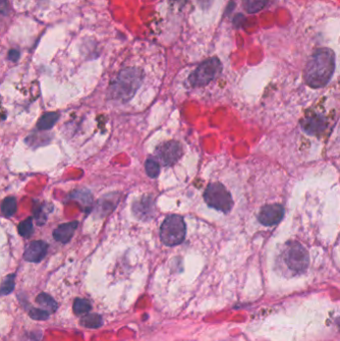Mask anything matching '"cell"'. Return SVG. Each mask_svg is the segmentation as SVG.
<instances>
[{
    "instance_id": "obj_1",
    "label": "cell",
    "mask_w": 340,
    "mask_h": 341,
    "mask_svg": "<svg viewBox=\"0 0 340 341\" xmlns=\"http://www.w3.org/2000/svg\"><path fill=\"white\" fill-rule=\"evenodd\" d=\"M336 68V55L330 48H319L309 58L305 79L312 88H323L333 78Z\"/></svg>"
},
{
    "instance_id": "obj_2",
    "label": "cell",
    "mask_w": 340,
    "mask_h": 341,
    "mask_svg": "<svg viewBox=\"0 0 340 341\" xmlns=\"http://www.w3.org/2000/svg\"><path fill=\"white\" fill-rule=\"evenodd\" d=\"M142 82V72L137 68L123 70L110 87V96L114 100L126 102L130 100Z\"/></svg>"
},
{
    "instance_id": "obj_3",
    "label": "cell",
    "mask_w": 340,
    "mask_h": 341,
    "mask_svg": "<svg viewBox=\"0 0 340 341\" xmlns=\"http://www.w3.org/2000/svg\"><path fill=\"white\" fill-rule=\"evenodd\" d=\"M186 224L182 217L174 215L167 218L161 227L162 242L168 247H174L184 242Z\"/></svg>"
},
{
    "instance_id": "obj_4",
    "label": "cell",
    "mask_w": 340,
    "mask_h": 341,
    "mask_svg": "<svg viewBox=\"0 0 340 341\" xmlns=\"http://www.w3.org/2000/svg\"><path fill=\"white\" fill-rule=\"evenodd\" d=\"M204 199L210 207L224 213H229L234 205L231 194L220 183L210 184L205 191Z\"/></svg>"
},
{
    "instance_id": "obj_5",
    "label": "cell",
    "mask_w": 340,
    "mask_h": 341,
    "mask_svg": "<svg viewBox=\"0 0 340 341\" xmlns=\"http://www.w3.org/2000/svg\"><path fill=\"white\" fill-rule=\"evenodd\" d=\"M284 262L294 274H301L309 267V254L301 244L289 243L284 252Z\"/></svg>"
},
{
    "instance_id": "obj_6",
    "label": "cell",
    "mask_w": 340,
    "mask_h": 341,
    "mask_svg": "<svg viewBox=\"0 0 340 341\" xmlns=\"http://www.w3.org/2000/svg\"><path fill=\"white\" fill-rule=\"evenodd\" d=\"M222 65L218 58H211L203 62L190 76L189 81L194 87H202L213 81L221 72Z\"/></svg>"
},
{
    "instance_id": "obj_7",
    "label": "cell",
    "mask_w": 340,
    "mask_h": 341,
    "mask_svg": "<svg viewBox=\"0 0 340 341\" xmlns=\"http://www.w3.org/2000/svg\"><path fill=\"white\" fill-rule=\"evenodd\" d=\"M156 155L164 165H173L181 158L182 147L176 141H169L157 148Z\"/></svg>"
},
{
    "instance_id": "obj_8",
    "label": "cell",
    "mask_w": 340,
    "mask_h": 341,
    "mask_svg": "<svg viewBox=\"0 0 340 341\" xmlns=\"http://www.w3.org/2000/svg\"><path fill=\"white\" fill-rule=\"evenodd\" d=\"M285 215V209L282 205L273 204L262 208L258 218L262 225L271 227L279 224Z\"/></svg>"
},
{
    "instance_id": "obj_9",
    "label": "cell",
    "mask_w": 340,
    "mask_h": 341,
    "mask_svg": "<svg viewBox=\"0 0 340 341\" xmlns=\"http://www.w3.org/2000/svg\"><path fill=\"white\" fill-rule=\"evenodd\" d=\"M302 127L304 131L312 136H317L322 134L327 128V119L325 116L321 114H313L307 116L303 123Z\"/></svg>"
},
{
    "instance_id": "obj_10",
    "label": "cell",
    "mask_w": 340,
    "mask_h": 341,
    "mask_svg": "<svg viewBox=\"0 0 340 341\" xmlns=\"http://www.w3.org/2000/svg\"><path fill=\"white\" fill-rule=\"evenodd\" d=\"M48 246L46 243L42 241H35L25 249L23 258L29 263H39L45 258Z\"/></svg>"
},
{
    "instance_id": "obj_11",
    "label": "cell",
    "mask_w": 340,
    "mask_h": 341,
    "mask_svg": "<svg viewBox=\"0 0 340 341\" xmlns=\"http://www.w3.org/2000/svg\"><path fill=\"white\" fill-rule=\"evenodd\" d=\"M77 227H78V222H70V223L60 225L53 232L54 240L57 242H60L62 244L69 243L71 241V239L73 238Z\"/></svg>"
},
{
    "instance_id": "obj_12",
    "label": "cell",
    "mask_w": 340,
    "mask_h": 341,
    "mask_svg": "<svg viewBox=\"0 0 340 341\" xmlns=\"http://www.w3.org/2000/svg\"><path fill=\"white\" fill-rule=\"evenodd\" d=\"M153 210H154V204L150 197L149 198L145 197L141 201L136 202L133 207V211L135 215L140 219L150 217L151 214L153 213Z\"/></svg>"
},
{
    "instance_id": "obj_13",
    "label": "cell",
    "mask_w": 340,
    "mask_h": 341,
    "mask_svg": "<svg viewBox=\"0 0 340 341\" xmlns=\"http://www.w3.org/2000/svg\"><path fill=\"white\" fill-rule=\"evenodd\" d=\"M59 119V114L55 112H50V113H45L38 121L37 123V128L39 130L45 131V130H50L58 121Z\"/></svg>"
},
{
    "instance_id": "obj_14",
    "label": "cell",
    "mask_w": 340,
    "mask_h": 341,
    "mask_svg": "<svg viewBox=\"0 0 340 341\" xmlns=\"http://www.w3.org/2000/svg\"><path fill=\"white\" fill-rule=\"evenodd\" d=\"M36 303L40 307L46 309V311H49L50 313H55L58 308L57 303L54 301V299L46 294H40L36 298Z\"/></svg>"
},
{
    "instance_id": "obj_15",
    "label": "cell",
    "mask_w": 340,
    "mask_h": 341,
    "mask_svg": "<svg viewBox=\"0 0 340 341\" xmlns=\"http://www.w3.org/2000/svg\"><path fill=\"white\" fill-rule=\"evenodd\" d=\"M80 325L87 329H98L103 325V321L99 315L92 314V315H87L83 317L81 319Z\"/></svg>"
},
{
    "instance_id": "obj_16",
    "label": "cell",
    "mask_w": 340,
    "mask_h": 341,
    "mask_svg": "<svg viewBox=\"0 0 340 341\" xmlns=\"http://www.w3.org/2000/svg\"><path fill=\"white\" fill-rule=\"evenodd\" d=\"M269 3V0H243L244 8L248 13H257L263 10Z\"/></svg>"
},
{
    "instance_id": "obj_17",
    "label": "cell",
    "mask_w": 340,
    "mask_h": 341,
    "mask_svg": "<svg viewBox=\"0 0 340 341\" xmlns=\"http://www.w3.org/2000/svg\"><path fill=\"white\" fill-rule=\"evenodd\" d=\"M16 209H17V202H16V199L13 197L6 198L1 205V211L3 215L6 217L13 216L16 212Z\"/></svg>"
},
{
    "instance_id": "obj_18",
    "label": "cell",
    "mask_w": 340,
    "mask_h": 341,
    "mask_svg": "<svg viewBox=\"0 0 340 341\" xmlns=\"http://www.w3.org/2000/svg\"><path fill=\"white\" fill-rule=\"evenodd\" d=\"M92 310L91 304L83 299H76L73 304V311L76 315L82 316L88 314Z\"/></svg>"
},
{
    "instance_id": "obj_19",
    "label": "cell",
    "mask_w": 340,
    "mask_h": 341,
    "mask_svg": "<svg viewBox=\"0 0 340 341\" xmlns=\"http://www.w3.org/2000/svg\"><path fill=\"white\" fill-rule=\"evenodd\" d=\"M145 168H146V172H147V175L154 179V178H157L159 176V173H160V164L158 161H156L155 159L153 158H150L146 161V164H145Z\"/></svg>"
},
{
    "instance_id": "obj_20",
    "label": "cell",
    "mask_w": 340,
    "mask_h": 341,
    "mask_svg": "<svg viewBox=\"0 0 340 341\" xmlns=\"http://www.w3.org/2000/svg\"><path fill=\"white\" fill-rule=\"evenodd\" d=\"M33 224L32 219L28 218L27 220L21 222L18 226V233L23 238H29L33 233Z\"/></svg>"
},
{
    "instance_id": "obj_21",
    "label": "cell",
    "mask_w": 340,
    "mask_h": 341,
    "mask_svg": "<svg viewBox=\"0 0 340 341\" xmlns=\"http://www.w3.org/2000/svg\"><path fill=\"white\" fill-rule=\"evenodd\" d=\"M14 278H15L14 275H10L3 281L1 288H0V295L6 296V295H9L13 292L14 287H15Z\"/></svg>"
},
{
    "instance_id": "obj_22",
    "label": "cell",
    "mask_w": 340,
    "mask_h": 341,
    "mask_svg": "<svg viewBox=\"0 0 340 341\" xmlns=\"http://www.w3.org/2000/svg\"><path fill=\"white\" fill-rule=\"evenodd\" d=\"M29 317L33 320L36 321H45L49 318V313L43 310H38V309H32L29 312Z\"/></svg>"
},
{
    "instance_id": "obj_23",
    "label": "cell",
    "mask_w": 340,
    "mask_h": 341,
    "mask_svg": "<svg viewBox=\"0 0 340 341\" xmlns=\"http://www.w3.org/2000/svg\"><path fill=\"white\" fill-rule=\"evenodd\" d=\"M8 58L13 61V62H16L19 58V52L17 50H10L9 53H8Z\"/></svg>"
},
{
    "instance_id": "obj_24",
    "label": "cell",
    "mask_w": 340,
    "mask_h": 341,
    "mask_svg": "<svg viewBox=\"0 0 340 341\" xmlns=\"http://www.w3.org/2000/svg\"><path fill=\"white\" fill-rule=\"evenodd\" d=\"M8 13V5L6 0H0V14L6 15Z\"/></svg>"
}]
</instances>
